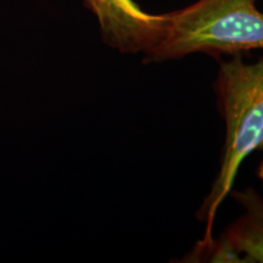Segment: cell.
<instances>
[{
	"label": "cell",
	"mask_w": 263,
	"mask_h": 263,
	"mask_svg": "<svg viewBox=\"0 0 263 263\" xmlns=\"http://www.w3.org/2000/svg\"><path fill=\"white\" fill-rule=\"evenodd\" d=\"M226 139L218 174L205 197L197 219L205 223L202 240L213 236V224L222 202L234 186L240 166L256 150H263V58L245 62L240 55L219 65L215 82Z\"/></svg>",
	"instance_id": "obj_1"
},
{
	"label": "cell",
	"mask_w": 263,
	"mask_h": 263,
	"mask_svg": "<svg viewBox=\"0 0 263 263\" xmlns=\"http://www.w3.org/2000/svg\"><path fill=\"white\" fill-rule=\"evenodd\" d=\"M104 43L121 54L145 55L160 41L164 14H149L133 0H83Z\"/></svg>",
	"instance_id": "obj_3"
},
{
	"label": "cell",
	"mask_w": 263,
	"mask_h": 263,
	"mask_svg": "<svg viewBox=\"0 0 263 263\" xmlns=\"http://www.w3.org/2000/svg\"><path fill=\"white\" fill-rule=\"evenodd\" d=\"M261 163H263V160H262V162H261Z\"/></svg>",
	"instance_id": "obj_7"
},
{
	"label": "cell",
	"mask_w": 263,
	"mask_h": 263,
	"mask_svg": "<svg viewBox=\"0 0 263 263\" xmlns=\"http://www.w3.org/2000/svg\"><path fill=\"white\" fill-rule=\"evenodd\" d=\"M257 174H258V178L261 179L262 186H263V163H259L258 170H257Z\"/></svg>",
	"instance_id": "obj_6"
},
{
	"label": "cell",
	"mask_w": 263,
	"mask_h": 263,
	"mask_svg": "<svg viewBox=\"0 0 263 263\" xmlns=\"http://www.w3.org/2000/svg\"><path fill=\"white\" fill-rule=\"evenodd\" d=\"M179 262L185 263H245L242 256L236 252L221 236L210 241L200 239L189 254Z\"/></svg>",
	"instance_id": "obj_5"
},
{
	"label": "cell",
	"mask_w": 263,
	"mask_h": 263,
	"mask_svg": "<svg viewBox=\"0 0 263 263\" xmlns=\"http://www.w3.org/2000/svg\"><path fill=\"white\" fill-rule=\"evenodd\" d=\"M229 195L242 213L219 235L239 252L245 263H263V197L254 188L232 190Z\"/></svg>",
	"instance_id": "obj_4"
},
{
	"label": "cell",
	"mask_w": 263,
	"mask_h": 263,
	"mask_svg": "<svg viewBox=\"0 0 263 263\" xmlns=\"http://www.w3.org/2000/svg\"><path fill=\"white\" fill-rule=\"evenodd\" d=\"M255 2L197 0L167 12L162 35L143 61L161 64L193 54L235 57L263 49V12Z\"/></svg>",
	"instance_id": "obj_2"
}]
</instances>
